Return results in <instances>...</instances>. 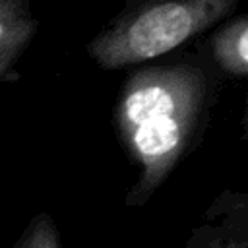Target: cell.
<instances>
[{"label": "cell", "instance_id": "1", "mask_svg": "<svg viewBox=\"0 0 248 248\" xmlns=\"http://www.w3.org/2000/svg\"><path fill=\"white\" fill-rule=\"evenodd\" d=\"M203 101V76L190 66L141 70L126 83L118 128L141 165L130 203H143L188 145Z\"/></svg>", "mask_w": 248, "mask_h": 248}, {"label": "cell", "instance_id": "2", "mask_svg": "<svg viewBox=\"0 0 248 248\" xmlns=\"http://www.w3.org/2000/svg\"><path fill=\"white\" fill-rule=\"evenodd\" d=\"M234 0H165L118 23L89 50L105 68H120L172 50L231 12Z\"/></svg>", "mask_w": 248, "mask_h": 248}, {"label": "cell", "instance_id": "3", "mask_svg": "<svg viewBox=\"0 0 248 248\" xmlns=\"http://www.w3.org/2000/svg\"><path fill=\"white\" fill-rule=\"evenodd\" d=\"M33 35V23L19 0H0V78Z\"/></svg>", "mask_w": 248, "mask_h": 248}, {"label": "cell", "instance_id": "4", "mask_svg": "<svg viewBox=\"0 0 248 248\" xmlns=\"http://www.w3.org/2000/svg\"><path fill=\"white\" fill-rule=\"evenodd\" d=\"M217 62L234 76H246L248 72V23L244 17L229 23L215 37Z\"/></svg>", "mask_w": 248, "mask_h": 248}, {"label": "cell", "instance_id": "5", "mask_svg": "<svg viewBox=\"0 0 248 248\" xmlns=\"http://www.w3.org/2000/svg\"><path fill=\"white\" fill-rule=\"evenodd\" d=\"M186 248H248L244 227L238 232L231 225H203L190 236Z\"/></svg>", "mask_w": 248, "mask_h": 248}, {"label": "cell", "instance_id": "6", "mask_svg": "<svg viewBox=\"0 0 248 248\" xmlns=\"http://www.w3.org/2000/svg\"><path fill=\"white\" fill-rule=\"evenodd\" d=\"M16 248H60L58 232L48 215H39L23 232Z\"/></svg>", "mask_w": 248, "mask_h": 248}]
</instances>
